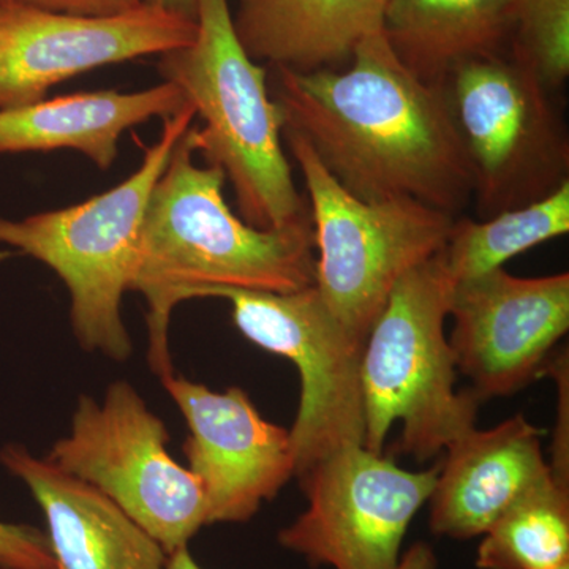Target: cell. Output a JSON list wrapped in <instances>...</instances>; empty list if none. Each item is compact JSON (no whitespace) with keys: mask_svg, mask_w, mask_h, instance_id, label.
<instances>
[{"mask_svg":"<svg viewBox=\"0 0 569 569\" xmlns=\"http://www.w3.org/2000/svg\"><path fill=\"white\" fill-rule=\"evenodd\" d=\"M167 569H201V567L190 556L187 546H183V548L174 550L168 556Z\"/></svg>","mask_w":569,"mask_h":569,"instance_id":"obj_27","label":"cell"},{"mask_svg":"<svg viewBox=\"0 0 569 569\" xmlns=\"http://www.w3.org/2000/svg\"><path fill=\"white\" fill-rule=\"evenodd\" d=\"M441 252L397 282L362 348L365 447L383 452L400 421L397 451L418 462L475 429L482 402L456 389L458 367L445 335L455 280Z\"/></svg>","mask_w":569,"mask_h":569,"instance_id":"obj_4","label":"cell"},{"mask_svg":"<svg viewBox=\"0 0 569 569\" xmlns=\"http://www.w3.org/2000/svg\"><path fill=\"white\" fill-rule=\"evenodd\" d=\"M211 298L231 302L236 328L246 339L298 369L301 397L290 429L296 478L337 449L365 447V342L337 320L316 284L293 293L219 290Z\"/></svg>","mask_w":569,"mask_h":569,"instance_id":"obj_9","label":"cell"},{"mask_svg":"<svg viewBox=\"0 0 569 569\" xmlns=\"http://www.w3.org/2000/svg\"><path fill=\"white\" fill-rule=\"evenodd\" d=\"M516 0H389L383 33L419 80L447 84L463 63L501 54Z\"/></svg>","mask_w":569,"mask_h":569,"instance_id":"obj_18","label":"cell"},{"mask_svg":"<svg viewBox=\"0 0 569 569\" xmlns=\"http://www.w3.org/2000/svg\"><path fill=\"white\" fill-rule=\"evenodd\" d=\"M448 100L466 144L479 220L537 203L569 181V141L550 91L505 56L452 71Z\"/></svg>","mask_w":569,"mask_h":569,"instance_id":"obj_8","label":"cell"},{"mask_svg":"<svg viewBox=\"0 0 569 569\" xmlns=\"http://www.w3.org/2000/svg\"><path fill=\"white\" fill-rule=\"evenodd\" d=\"M168 441L137 389L116 381L102 403L81 397L69 436L44 459L99 489L170 556L208 526V508L200 481L171 458Z\"/></svg>","mask_w":569,"mask_h":569,"instance_id":"obj_7","label":"cell"},{"mask_svg":"<svg viewBox=\"0 0 569 569\" xmlns=\"http://www.w3.org/2000/svg\"><path fill=\"white\" fill-rule=\"evenodd\" d=\"M193 156L189 129L149 197L130 279L129 290L148 302V358L160 378L173 373L168 331L176 306L219 290L293 293L316 284L310 217L274 230L252 227L228 208L223 171Z\"/></svg>","mask_w":569,"mask_h":569,"instance_id":"obj_2","label":"cell"},{"mask_svg":"<svg viewBox=\"0 0 569 569\" xmlns=\"http://www.w3.org/2000/svg\"><path fill=\"white\" fill-rule=\"evenodd\" d=\"M482 537L479 569H559L569 563V485L550 471Z\"/></svg>","mask_w":569,"mask_h":569,"instance_id":"obj_20","label":"cell"},{"mask_svg":"<svg viewBox=\"0 0 569 569\" xmlns=\"http://www.w3.org/2000/svg\"><path fill=\"white\" fill-rule=\"evenodd\" d=\"M569 231V181L537 203L485 220L459 219L441 257L455 283L488 274Z\"/></svg>","mask_w":569,"mask_h":569,"instance_id":"obj_19","label":"cell"},{"mask_svg":"<svg viewBox=\"0 0 569 569\" xmlns=\"http://www.w3.org/2000/svg\"><path fill=\"white\" fill-rule=\"evenodd\" d=\"M197 21L144 6L110 17L0 9V110L47 99L52 86L86 71L178 50Z\"/></svg>","mask_w":569,"mask_h":569,"instance_id":"obj_11","label":"cell"},{"mask_svg":"<svg viewBox=\"0 0 569 569\" xmlns=\"http://www.w3.org/2000/svg\"><path fill=\"white\" fill-rule=\"evenodd\" d=\"M146 0H0L2 7H26L54 11V13L84 14V17H110L140 9Z\"/></svg>","mask_w":569,"mask_h":569,"instance_id":"obj_23","label":"cell"},{"mask_svg":"<svg viewBox=\"0 0 569 569\" xmlns=\"http://www.w3.org/2000/svg\"><path fill=\"white\" fill-rule=\"evenodd\" d=\"M146 3L186 20L197 21L198 0H146Z\"/></svg>","mask_w":569,"mask_h":569,"instance_id":"obj_26","label":"cell"},{"mask_svg":"<svg viewBox=\"0 0 569 569\" xmlns=\"http://www.w3.org/2000/svg\"><path fill=\"white\" fill-rule=\"evenodd\" d=\"M548 372L556 377L560 389L559 421H557L556 437L552 445V460L549 462L550 471L559 481L569 485V438H568V356H560L556 362L549 365Z\"/></svg>","mask_w":569,"mask_h":569,"instance_id":"obj_24","label":"cell"},{"mask_svg":"<svg viewBox=\"0 0 569 569\" xmlns=\"http://www.w3.org/2000/svg\"><path fill=\"white\" fill-rule=\"evenodd\" d=\"M283 129L301 134L326 171L362 201L411 200L456 216L473 173L445 86L419 80L383 31L347 69H274Z\"/></svg>","mask_w":569,"mask_h":569,"instance_id":"obj_1","label":"cell"},{"mask_svg":"<svg viewBox=\"0 0 569 569\" xmlns=\"http://www.w3.org/2000/svg\"><path fill=\"white\" fill-rule=\"evenodd\" d=\"M511 58L537 74L548 91L569 77V0H516Z\"/></svg>","mask_w":569,"mask_h":569,"instance_id":"obj_21","label":"cell"},{"mask_svg":"<svg viewBox=\"0 0 569 569\" xmlns=\"http://www.w3.org/2000/svg\"><path fill=\"white\" fill-rule=\"evenodd\" d=\"M542 432L522 415L492 429L468 430L449 445L430 493V529L438 537L485 535L519 497L550 475Z\"/></svg>","mask_w":569,"mask_h":569,"instance_id":"obj_14","label":"cell"},{"mask_svg":"<svg viewBox=\"0 0 569 569\" xmlns=\"http://www.w3.org/2000/svg\"><path fill=\"white\" fill-rule=\"evenodd\" d=\"M187 103L181 89L164 81L140 92H78L0 110V153L71 149L110 170L127 130L170 118Z\"/></svg>","mask_w":569,"mask_h":569,"instance_id":"obj_16","label":"cell"},{"mask_svg":"<svg viewBox=\"0 0 569 569\" xmlns=\"http://www.w3.org/2000/svg\"><path fill=\"white\" fill-rule=\"evenodd\" d=\"M192 104L163 119L159 140L140 168L108 192L58 211L22 220L0 217V244L13 247L52 269L70 293V320L80 346L114 361L133 353L122 320L142 217L174 146L192 127Z\"/></svg>","mask_w":569,"mask_h":569,"instance_id":"obj_5","label":"cell"},{"mask_svg":"<svg viewBox=\"0 0 569 569\" xmlns=\"http://www.w3.org/2000/svg\"><path fill=\"white\" fill-rule=\"evenodd\" d=\"M438 468L403 470L361 445L337 449L299 479L307 509L280 531V545L316 567L395 569Z\"/></svg>","mask_w":569,"mask_h":569,"instance_id":"obj_10","label":"cell"},{"mask_svg":"<svg viewBox=\"0 0 569 569\" xmlns=\"http://www.w3.org/2000/svg\"><path fill=\"white\" fill-rule=\"evenodd\" d=\"M0 569H59L47 533L24 523L0 522Z\"/></svg>","mask_w":569,"mask_h":569,"instance_id":"obj_22","label":"cell"},{"mask_svg":"<svg viewBox=\"0 0 569 569\" xmlns=\"http://www.w3.org/2000/svg\"><path fill=\"white\" fill-rule=\"evenodd\" d=\"M160 380L189 425L183 451L208 526L252 519L295 477L290 429L266 421L241 388L217 392L174 372Z\"/></svg>","mask_w":569,"mask_h":569,"instance_id":"obj_13","label":"cell"},{"mask_svg":"<svg viewBox=\"0 0 569 569\" xmlns=\"http://www.w3.org/2000/svg\"><path fill=\"white\" fill-rule=\"evenodd\" d=\"M159 70L203 119L190 127L194 152L223 171L244 222L274 230L310 217L284 157L268 71L242 47L228 0H198L192 43L160 56Z\"/></svg>","mask_w":569,"mask_h":569,"instance_id":"obj_3","label":"cell"},{"mask_svg":"<svg viewBox=\"0 0 569 569\" xmlns=\"http://www.w3.org/2000/svg\"><path fill=\"white\" fill-rule=\"evenodd\" d=\"M395 569H437L436 552L426 542H417L400 557Z\"/></svg>","mask_w":569,"mask_h":569,"instance_id":"obj_25","label":"cell"},{"mask_svg":"<svg viewBox=\"0 0 569 569\" xmlns=\"http://www.w3.org/2000/svg\"><path fill=\"white\" fill-rule=\"evenodd\" d=\"M0 463L44 512L59 569H167L162 546L99 489L20 445H7Z\"/></svg>","mask_w":569,"mask_h":569,"instance_id":"obj_15","label":"cell"},{"mask_svg":"<svg viewBox=\"0 0 569 569\" xmlns=\"http://www.w3.org/2000/svg\"><path fill=\"white\" fill-rule=\"evenodd\" d=\"M449 346L481 400L516 395L548 365L569 329V274L516 277L503 268L455 283Z\"/></svg>","mask_w":569,"mask_h":569,"instance_id":"obj_12","label":"cell"},{"mask_svg":"<svg viewBox=\"0 0 569 569\" xmlns=\"http://www.w3.org/2000/svg\"><path fill=\"white\" fill-rule=\"evenodd\" d=\"M283 138L309 193L318 293L366 343L397 282L445 249L455 216L411 200H359L325 170L301 134L283 129Z\"/></svg>","mask_w":569,"mask_h":569,"instance_id":"obj_6","label":"cell"},{"mask_svg":"<svg viewBox=\"0 0 569 569\" xmlns=\"http://www.w3.org/2000/svg\"><path fill=\"white\" fill-rule=\"evenodd\" d=\"M389 0H239L236 33L254 62L310 73L339 69L383 31Z\"/></svg>","mask_w":569,"mask_h":569,"instance_id":"obj_17","label":"cell"},{"mask_svg":"<svg viewBox=\"0 0 569 569\" xmlns=\"http://www.w3.org/2000/svg\"><path fill=\"white\" fill-rule=\"evenodd\" d=\"M559 569H569V563L563 565V567H560Z\"/></svg>","mask_w":569,"mask_h":569,"instance_id":"obj_28","label":"cell"}]
</instances>
